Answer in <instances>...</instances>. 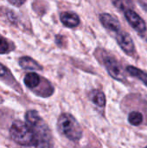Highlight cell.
Wrapping results in <instances>:
<instances>
[{"mask_svg":"<svg viewBox=\"0 0 147 148\" xmlns=\"http://www.w3.org/2000/svg\"><path fill=\"white\" fill-rule=\"evenodd\" d=\"M26 123L31 127L36 137L34 148H53L54 142L51 132L46 122L35 110H29L25 114Z\"/></svg>","mask_w":147,"mask_h":148,"instance_id":"cell-1","label":"cell"},{"mask_svg":"<svg viewBox=\"0 0 147 148\" xmlns=\"http://www.w3.org/2000/svg\"><path fill=\"white\" fill-rule=\"evenodd\" d=\"M10 137L16 144L22 147L34 148L36 146V137L31 127L20 121H15L10 129Z\"/></svg>","mask_w":147,"mask_h":148,"instance_id":"cell-2","label":"cell"},{"mask_svg":"<svg viewBox=\"0 0 147 148\" xmlns=\"http://www.w3.org/2000/svg\"><path fill=\"white\" fill-rule=\"evenodd\" d=\"M59 131L68 140L79 141L82 137V129L76 119L69 114H62L57 121Z\"/></svg>","mask_w":147,"mask_h":148,"instance_id":"cell-3","label":"cell"},{"mask_svg":"<svg viewBox=\"0 0 147 148\" xmlns=\"http://www.w3.org/2000/svg\"><path fill=\"white\" fill-rule=\"evenodd\" d=\"M103 64L111 77L120 82H125L126 76L122 71L120 64L115 57L109 55H103Z\"/></svg>","mask_w":147,"mask_h":148,"instance_id":"cell-4","label":"cell"},{"mask_svg":"<svg viewBox=\"0 0 147 148\" xmlns=\"http://www.w3.org/2000/svg\"><path fill=\"white\" fill-rule=\"evenodd\" d=\"M124 16L128 22V23L131 25V27L141 36H144L147 30L146 23L144 21V19L136 13L133 10H128L124 12Z\"/></svg>","mask_w":147,"mask_h":148,"instance_id":"cell-5","label":"cell"},{"mask_svg":"<svg viewBox=\"0 0 147 148\" xmlns=\"http://www.w3.org/2000/svg\"><path fill=\"white\" fill-rule=\"evenodd\" d=\"M116 41L120 49L128 56H133L136 53L135 44L131 37V36L123 30H120V32L116 33Z\"/></svg>","mask_w":147,"mask_h":148,"instance_id":"cell-6","label":"cell"},{"mask_svg":"<svg viewBox=\"0 0 147 148\" xmlns=\"http://www.w3.org/2000/svg\"><path fill=\"white\" fill-rule=\"evenodd\" d=\"M99 17L101 24L107 30L115 33H118L121 30V24L120 21L113 15L108 13H102Z\"/></svg>","mask_w":147,"mask_h":148,"instance_id":"cell-7","label":"cell"},{"mask_svg":"<svg viewBox=\"0 0 147 148\" xmlns=\"http://www.w3.org/2000/svg\"><path fill=\"white\" fill-rule=\"evenodd\" d=\"M60 20L67 28H75L80 24L79 16L73 11H64L61 13Z\"/></svg>","mask_w":147,"mask_h":148,"instance_id":"cell-8","label":"cell"},{"mask_svg":"<svg viewBox=\"0 0 147 148\" xmlns=\"http://www.w3.org/2000/svg\"><path fill=\"white\" fill-rule=\"evenodd\" d=\"M21 68L26 70H42V67L36 60L29 56H23L18 61Z\"/></svg>","mask_w":147,"mask_h":148,"instance_id":"cell-9","label":"cell"},{"mask_svg":"<svg viewBox=\"0 0 147 148\" xmlns=\"http://www.w3.org/2000/svg\"><path fill=\"white\" fill-rule=\"evenodd\" d=\"M90 100L98 107L104 108L106 105V96L104 93L98 89H94L89 93Z\"/></svg>","mask_w":147,"mask_h":148,"instance_id":"cell-10","label":"cell"},{"mask_svg":"<svg viewBox=\"0 0 147 148\" xmlns=\"http://www.w3.org/2000/svg\"><path fill=\"white\" fill-rule=\"evenodd\" d=\"M41 83V77L36 73H29L24 77V84L30 89L36 88Z\"/></svg>","mask_w":147,"mask_h":148,"instance_id":"cell-11","label":"cell"},{"mask_svg":"<svg viewBox=\"0 0 147 148\" xmlns=\"http://www.w3.org/2000/svg\"><path fill=\"white\" fill-rule=\"evenodd\" d=\"M126 71L132 76L138 78L139 80L143 82V83L147 87V73L144 72L143 70H141L136 67H133V66H128L126 68Z\"/></svg>","mask_w":147,"mask_h":148,"instance_id":"cell-12","label":"cell"},{"mask_svg":"<svg viewBox=\"0 0 147 148\" xmlns=\"http://www.w3.org/2000/svg\"><path fill=\"white\" fill-rule=\"evenodd\" d=\"M111 2L115 8L124 12L128 10H133L134 7L133 0H111Z\"/></svg>","mask_w":147,"mask_h":148,"instance_id":"cell-13","label":"cell"},{"mask_svg":"<svg viewBox=\"0 0 147 148\" xmlns=\"http://www.w3.org/2000/svg\"><path fill=\"white\" fill-rule=\"evenodd\" d=\"M143 121H144V116L139 111H133L128 115V121L133 126L138 127L142 124Z\"/></svg>","mask_w":147,"mask_h":148,"instance_id":"cell-14","label":"cell"},{"mask_svg":"<svg viewBox=\"0 0 147 148\" xmlns=\"http://www.w3.org/2000/svg\"><path fill=\"white\" fill-rule=\"evenodd\" d=\"M10 50V45L7 39H5L3 36H0V54H6Z\"/></svg>","mask_w":147,"mask_h":148,"instance_id":"cell-15","label":"cell"},{"mask_svg":"<svg viewBox=\"0 0 147 148\" xmlns=\"http://www.w3.org/2000/svg\"><path fill=\"white\" fill-rule=\"evenodd\" d=\"M8 1H9L10 3H11L12 5L16 6V7L22 6L26 2V0H8Z\"/></svg>","mask_w":147,"mask_h":148,"instance_id":"cell-16","label":"cell"},{"mask_svg":"<svg viewBox=\"0 0 147 148\" xmlns=\"http://www.w3.org/2000/svg\"><path fill=\"white\" fill-rule=\"evenodd\" d=\"M9 74V70L6 67L0 63V77H5Z\"/></svg>","mask_w":147,"mask_h":148,"instance_id":"cell-17","label":"cell"},{"mask_svg":"<svg viewBox=\"0 0 147 148\" xmlns=\"http://www.w3.org/2000/svg\"><path fill=\"white\" fill-rule=\"evenodd\" d=\"M138 2L142 7V9L147 11V0H138Z\"/></svg>","mask_w":147,"mask_h":148,"instance_id":"cell-18","label":"cell"},{"mask_svg":"<svg viewBox=\"0 0 147 148\" xmlns=\"http://www.w3.org/2000/svg\"><path fill=\"white\" fill-rule=\"evenodd\" d=\"M145 148H147V147H145Z\"/></svg>","mask_w":147,"mask_h":148,"instance_id":"cell-19","label":"cell"}]
</instances>
